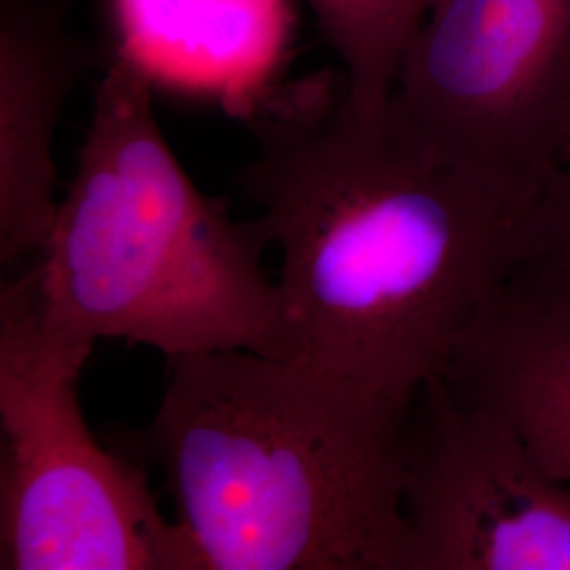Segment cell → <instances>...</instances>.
<instances>
[{"label":"cell","mask_w":570,"mask_h":570,"mask_svg":"<svg viewBox=\"0 0 570 570\" xmlns=\"http://www.w3.org/2000/svg\"><path fill=\"white\" fill-rule=\"evenodd\" d=\"M239 174L268 244L292 357L410 412L501 289L527 214L435 159L345 75L261 104Z\"/></svg>","instance_id":"cell-1"},{"label":"cell","mask_w":570,"mask_h":570,"mask_svg":"<svg viewBox=\"0 0 570 570\" xmlns=\"http://www.w3.org/2000/svg\"><path fill=\"white\" fill-rule=\"evenodd\" d=\"M410 412L296 357L167 360L148 444L202 570H407Z\"/></svg>","instance_id":"cell-2"},{"label":"cell","mask_w":570,"mask_h":570,"mask_svg":"<svg viewBox=\"0 0 570 570\" xmlns=\"http://www.w3.org/2000/svg\"><path fill=\"white\" fill-rule=\"evenodd\" d=\"M258 220L239 223L188 178L155 119L142 61H115L96 91L75 178L32 263L47 324L96 346L165 357L252 351L292 357Z\"/></svg>","instance_id":"cell-3"},{"label":"cell","mask_w":570,"mask_h":570,"mask_svg":"<svg viewBox=\"0 0 570 570\" xmlns=\"http://www.w3.org/2000/svg\"><path fill=\"white\" fill-rule=\"evenodd\" d=\"M94 346L47 324L32 266L0 292V534L4 570H202L142 469L85 423Z\"/></svg>","instance_id":"cell-4"},{"label":"cell","mask_w":570,"mask_h":570,"mask_svg":"<svg viewBox=\"0 0 570 570\" xmlns=\"http://www.w3.org/2000/svg\"><path fill=\"white\" fill-rule=\"evenodd\" d=\"M387 112L429 155L529 212L570 164V0H435Z\"/></svg>","instance_id":"cell-5"},{"label":"cell","mask_w":570,"mask_h":570,"mask_svg":"<svg viewBox=\"0 0 570 570\" xmlns=\"http://www.w3.org/2000/svg\"><path fill=\"white\" fill-rule=\"evenodd\" d=\"M402 513L407 570H570L569 482L442 376L407 414Z\"/></svg>","instance_id":"cell-6"},{"label":"cell","mask_w":570,"mask_h":570,"mask_svg":"<svg viewBox=\"0 0 570 570\" xmlns=\"http://www.w3.org/2000/svg\"><path fill=\"white\" fill-rule=\"evenodd\" d=\"M75 56L35 0H2L0 18V258H39L58 214L51 144L75 82Z\"/></svg>","instance_id":"cell-7"},{"label":"cell","mask_w":570,"mask_h":570,"mask_svg":"<svg viewBox=\"0 0 570 570\" xmlns=\"http://www.w3.org/2000/svg\"><path fill=\"white\" fill-rule=\"evenodd\" d=\"M442 381L501 414L534 459L570 484V317L497 292L454 346Z\"/></svg>","instance_id":"cell-8"},{"label":"cell","mask_w":570,"mask_h":570,"mask_svg":"<svg viewBox=\"0 0 570 570\" xmlns=\"http://www.w3.org/2000/svg\"><path fill=\"white\" fill-rule=\"evenodd\" d=\"M343 63L353 102H389L407 47L435 0H305Z\"/></svg>","instance_id":"cell-9"},{"label":"cell","mask_w":570,"mask_h":570,"mask_svg":"<svg viewBox=\"0 0 570 570\" xmlns=\"http://www.w3.org/2000/svg\"><path fill=\"white\" fill-rule=\"evenodd\" d=\"M499 292L513 305L570 317V164L524 214Z\"/></svg>","instance_id":"cell-10"}]
</instances>
